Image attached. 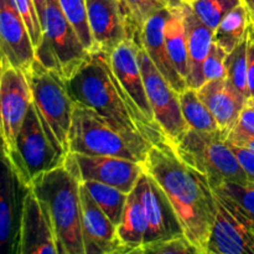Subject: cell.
Wrapping results in <instances>:
<instances>
[{
  "label": "cell",
  "instance_id": "39",
  "mask_svg": "<svg viewBox=\"0 0 254 254\" xmlns=\"http://www.w3.org/2000/svg\"><path fill=\"white\" fill-rule=\"evenodd\" d=\"M226 140L230 141V143L236 144V145L246 146V148L251 149L254 151V139L252 138H241V136H233V135H227L226 136Z\"/></svg>",
  "mask_w": 254,
  "mask_h": 254
},
{
  "label": "cell",
  "instance_id": "6",
  "mask_svg": "<svg viewBox=\"0 0 254 254\" xmlns=\"http://www.w3.org/2000/svg\"><path fill=\"white\" fill-rule=\"evenodd\" d=\"M173 148L184 163L207 178L212 189L227 181L251 185L222 130L189 129Z\"/></svg>",
  "mask_w": 254,
  "mask_h": 254
},
{
  "label": "cell",
  "instance_id": "29",
  "mask_svg": "<svg viewBox=\"0 0 254 254\" xmlns=\"http://www.w3.org/2000/svg\"><path fill=\"white\" fill-rule=\"evenodd\" d=\"M243 2L245 0H188L186 4L206 26L215 31L226 15Z\"/></svg>",
  "mask_w": 254,
  "mask_h": 254
},
{
  "label": "cell",
  "instance_id": "19",
  "mask_svg": "<svg viewBox=\"0 0 254 254\" xmlns=\"http://www.w3.org/2000/svg\"><path fill=\"white\" fill-rule=\"evenodd\" d=\"M94 51L109 54L130 40L118 0H86Z\"/></svg>",
  "mask_w": 254,
  "mask_h": 254
},
{
  "label": "cell",
  "instance_id": "31",
  "mask_svg": "<svg viewBox=\"0 0 254 254\" xmlns=\"http://www.w3.org/2000/svg\"><path fill=\"white\" fill-rule=\"evenodd\" d=\"M60 6L78 34L82 44L89 52L94 51L93 39L88 24L86 0H59Z\"/></svg>",
  "mask_w": 254,
  "mask_h": 254
},
{
  "label": "cell",
  "instance_id": "35",
  "mask_svg": "<svg viewBox=\"0 0 254 254\" xmlns=\"http://www.w3.org/2000/svg\"><path fill=\"white\" fill-rule=\"evenodd\" d=\"M226 56H227V52L213 42L203 62L202 72L205 82L226 77Z\"/></svg>",
  "mask_w": 254,
  "mask_h": 254
},
{
  "label": "cell",
  "instance_id": "8",
  "mask_svg": "<svg viewBox=\"0 0 254 254\" xmlns=\"http://www.w3.org/2000/svg\"><path fill=\"white\" fill-rule=\"evenodd\" d=\"M35 55L45 67L60 72L66 79L73 76L91 56L62 11L59 0H47L42 39L35 49Z\"/></svg>",
  "mask_w": 254,
  "mask_h": 254
},
{
  "label": "cell",
  "instance_id": "44",
  "mask_svg": "<svg viewBox=\"0 0 254 254\" xmlns=\"http://www.w3.org/2000/svg\"><path fill=\"white\" fill-rule=\"evenodd\" d=\"M250 101H251V102H252V103L254 104V99H250Z\"/></svg>",
  "mask_w": 254,
  "mask_h": 254
},
{
  "label": "cell",
  "instance_id": "20",
  "mask_svg": "<svg viewBox=\"0 0 254 254\" xmlns=\"http://www.w3.org/2000/svg\"><path fill=\"white\" fill-rule=\"evenodd\" d=\"M197 93L227 136L237 123L248 99L233 88L226 77L205 82L197 89Z\"/></svg>",
  "mask_w": 254,
  "mask_h": 254
},
{
  "label": "cell",
  "instance_id": "46",
  "mask_svg": "<svg viewBox=\"0 0 254 254\" xmlns=\"http://www.w3.org/2000/svg\"><path fill=\"white\" fill-rule=\"evenodd\" d=\"M186 1H188V0H186Z\"/></svg>",
  "mask_w": 254,
  "mask_h": 254
},
{
  "label": "cell",
  "instance_id": "2",
  "mask_svg": "<svg viewBox=\"0 0 254 254\" xmlns=\"http://www.w3.org/2000/svg\"><path fill=\"white\" fill-rule=\"evenodd\" d=\"M67 86L74 103L93 109L118 130L145 140L106 52H91L88 60L67 79Z\"/></svg>",
  "mask_w": 254,
  "mask_h": 254
},
{
  "label": "cell",
  "instance_id": "41",
  "mask_svg": "<svg viewBox=\"0 0 254 254\" xmlns=\"http://www.w3.org/2000/svg\"><path fill=\"white\" fill-rule=\"evenodd\" d=\"M163 2L169 9H176V7L183 6L186 2V0H163Z\"/></svg>",
  "mask_w": 254,
  "mask_h": 254
},
{
  "label": "cell",
  "instance_id": "1",
  "mask_svg": "<svg viewBox=\"0 0 254 254\" xmlns=\"http://www.w3.org/2000/svg\"><path fill=\"white\" fill-rule=\"evenodd\" d=\"M144 168L170 200L186 238L200 254H206L217 211L207 178L184 163L171 144L151 146Z\"/></svg>",
  "mask_w": 254,
  "mask_h": 254
},
{
  "label": "cell",
  "instance_id": "36",
  "mask_svg": "<svg viewBox=\"0 0 254 254\" xmlns=\"http://www.w3.org/2000/svg\"><path fill=\"white\" fill-rule=\"evenodd\" d=\"M227 135L254 139V104L250 99L241 112L236 126Z\"/></svg>",
  "mask_w": 254,
  "mask_h": 254
},
{
  "label": "cell",
  "instance_id": "40",
  "mask_svg": "<svg viewBox=\"0 0 254 254\" xmlns=\"http://www.w3.org/2000/svg\"><path fill=\"white\" fill-rule=\"evenodd\" d=\"M35 4V7H36L37 15H39L40 22H41V27H42V22L45 20V14H46V6H47V0H32Z\"/></svg>",
  "mask_w": 254,
  "mask_h": 254
},
{
  "label": "cell",
  "instance_id": "26",
  "mask_svg": "<svg viewBox=\"0 0 254 254\" xmlns=\"http://www.w3.org/2000/svg\"><path fill=\"white\" fill-rule=\"evenodd\" d=\"M179 96H180L181 113L189 129L198 131L221 130L210 109L198 96L197 89L188 87Z\"/></svg>",
  "mask_w": 254,
  "mask_h": 254
},
{
  "label": "cell",
  "instance_id": "42",
  "mask_svg": "<svg viewBox=\"0 0 254 254\" xmlns=\"http://www.w3.org/2000/svg\"><path fill=\"white\" fill-rule=\"evenodd\" d=\"M6 64H7L6 57L4 56L1 49H0V78H1V74H2V72H4V68H5V66H6Z\"/></svg>",
  "mask_w": 254,
  "mask_h": 254
},
{
  "label": "cell",
  "instance_id": "10",
  "mask_svg": "<svg viewBox=\"0 0 254 254\" xmlns=\"http://www.w3.org/2000/svg\"><path fill=\"white\" fill-rule=\"evenodd\" d=\"M30 189L0 136V254H20L22 211Z\"/></svg>",
  "mask_w": 254,
  "mask_h": 254
},
{
  "label": "cell",
  "instance_id": "16",
  "mask_svg": "<svg viewBox=\"0 0 254 254\" xmlns=\"http://www.w3.org/2000/svg\"><path fill=\"white\" fill-rule=\"evenodd\" d=\"M20 254H60L51 217L31 189L22 211Z\"/></svg>",
  "mask_w": 254,
  "mask_h": 254
},
{
  "label": "cell",
  "instance_id": "3",
  "mask_svg": "<svg viewBox=\"0 0 254 254\" xmlns=\"http://www.w3.org/2000/svg\"><path fill=\"white\" fill-rule=\"evenodd\" d=\"M30 186L51 217L59 253L84 254L78 178L64 163L36 176Z\"/></svg>",
  "mask_w": 254,
  "mask_h": 254
},
{
  "label": "cell",
  "instance_id": "23",
  "mask_svg": "<svg viewBox=\"0 0 254 254\" xmlns=\"http://www.w3.org/2000/svg\"><path fill=\"white\" fill-rule=\"evenodd\" d=\"M118 237L123 247V254L138 253L145 243L148 220L143 202L135 189L128 193L121 222L117 226Z\"/></svg>",
  "mask_w": 254,
  "mask_h": 254
},
{
  "label": "cell",
  "instance_id": "45",
  "mask_svg": "<svg viewBox=\"0 0 254 254\" xmlns=\"http://www.w3.org/2000/svg\"><path fill=\"white\" fill-rule=\"evenodd\" d=\"M252 20H253V22H254V19H253V17H252Z\"/></svg>",
  "mask_w": 254,
  "mask_h": 254
},
{
  "label": "cell",
  "instance_id": "30",
  "mask_svg": "<svg viewBox=\"0 0 254 254\" xmlns=\"http://www.w3.org/2000/svg\"><path fill=\"white\" fill-rule=\"evenodd\" d=\"M226 78L233 88L250 99L247 82V36L226 56Z\"/></svg>",
  "mask_w": 254,
  "mask_h": 254
},
{
  "label": "cell",
  "instance_id": "32",
  "mask_svg": "<svg viewBox=\"0 0 254 254\" xmlns=\"http://www.w3.org/2000/svg\"><path fill=\"white\" fill-rule=\"evenodd\" d=\"M213 191L228 198L254 226V185L227 181L213 188Z\"/></svg>",
  "mask_w": 254,
  "mask_h": 254
},
{
  "label": "cell",
  "instance_id": "12",
  "mask_svg": "<svg viewBox=\"0 0 254 254\" xmlns=\"http://www.w3.org/2000/svg\"><path fill=\"white\" fill-rule=\"evenodd\" d=\"M67 168L83 181H98L129 193L143 175L144 164L117 156L84 155L68 153L64 159Z\"/></svg>",
  "mask_w": 254,
  "mask_h": 254
},
{
  "label": "cell",
  "instance_id": "7",
  "mask_svg": "<svg viewBox=\"0 0 254 254\" xmlns=\"http://www.w3.org/2000/svg\"><path fill=\"white\" fill-rule=\"evenodd\" d=\"M107 55L112 71L123 89L126 101L133 112L141 135L151 146L170 144L163 129L154 119L139 64L138 42L135 40H126Z\"/></svg>",
  "mask_w": 254,
  "mask_h": 254
},
{
  "label": "cell",
  "instance_id": "33",
  "mask_svg": "<svg viewBox=\"0 0 254 254\" xmlns=\"http://www.w3.org/2000/svg\"><path fill=\"white\" fill-rule=\"evenodd\" d=\"M139 254H200L197 248L186 238V236L158 241L144 245L138 251ZM136 253V254H138Z\"/></svg>",
  "mask_w": 254,
  "mask_h": 254
},
{
  "label": "cell",
  "instance_id": "18",
  "mask_svg": "<svg viewBox=\"0 0 254 254\" xmlns=\"http://www.w3.org/2000/svg\"><path fill=\"white\" fill-rule=\"evenodd\" d=\"M0 49L7 62L22 71L36 60L31 37L14 0H0Z\"/></svg>",
  "mask_w": 254,
  "mask_h": 254
},
{
  "label": "cell",
  "instance_id": "24",
  "mask_svg": "<svg viewBox=\"0 0 254 254\" xmlns=\"http://www.w3.org/2000/svg\"><path fill=\"white\" fill-rule=\"evenodd\" d=\"M164 35L171 61L180 76L186 81L189 76V47L181 6L170 9Z\"/></svg>",
  "mask_w": 254,
  "mask_h": 254
},
{
  "label": "cell",
  "instance_id": "37",
  "mask_svg": "<svg viewBox=\"0 0 254 254\" xmlns=\"http://www.w3.org/2000/svg\"><path fill=\"white\" fill-rule=\"evenodd\" d=\"M227 143L231 146L233 153H235V155L237 156L243 171L247 175L250 184L251 185H254V151L246 148V146L236 145V144L230 143V141H227Z\"/></svg>",
  "mask_w": 254,
  "mask_h": 254
},
{
  "label": "cell",
  "instance_id": "9",
  "mask_svg": "<svg viewBox=\"0 0 254 254\" xmlns=\"http://www.w3.org/2000/svg\"><path fill=\"white\" fill-rule=\"evenodd\" d=\"M9 155L20 175L29 185L36 176L64 163L66 155L50 139L34 103L30 104L17 134L14 150Z\"/></svg>",
  "mask_w": 254,
  "mask_h": 254
},
{
  "label": "cell",
  "instance_id": "27",
  "mask_svg": "<svg viewBox=\"0 0 254 254\" xmlns=\"http://www.w3.org/2000/svg\"><path fill=\"white\" fill-rule=\"evenodd\" d=\"M126 20L130 40L139 42V36L144 24L153 15L165 9L163 0H118Z\"/></svg>",
  "mask_w": 254,
  "mask_h": 254
},
{
  "label": "cell",
  "instance_id": "4",
  "mask_svg": "<svg viewBox=\"0 0 254 254\" xmlns=\"http://www.w3.org/2000/svg\"><path fill=\"white\" fill-rule=\"evenodd\" d=\"M150 144L114 128L97 112L74 103L68 131V153L117 156L144 164Z\"/></svg>",
  "mask_w": 254,
  "mask_h": 254
},
{
  "label": "cell",
  "instance_id": "21",
  "mask_svg": "<svg viewBox=\"0 0 254 254\" xmlns=\"http://www.w3.org/2000/svg\"><path fill=\"white\" fill-rule=\"evenodd\" d=\"M169 14H170V9L165 7L153 15L144 24L140 36H139V42L149 55L156 68L165 77L166 81L171 84L175 91L181 93L184 89L188 88V84L171 61L168 47H166L165 35H164V29H165Z\"/></svg>",
  "mask_w": 254,
  "mask_h": 254
},
{
  "label": "cell",
  "instance_id": "15",
  "mask_svg": "<svg viewBox=\"0 0 254 254\" xmlns=\"http://www.w3.org/2000/svg\"><path fill=\"white\" fill-rule=\"evenodd\" d=\"M134 189L143 202L148 220L144 245L185 236L170 200L161 186L146 171H144Z\"/></svg>",
  "mask_w": 254,
  "mask_h": 254
},
{
  "label": "cell",
  "instance_id": "25",
  "mask_svg": "<svg viewBox=\"0 0 254 254\" xmlns=\"http://www.w3.org/2000/svg\"><path fill=\"white\" fill-rule=\"evenodd\" d=\"M251 21L252 16L243 2L226 15L225 19L216 27L213 31V42L228 54L246 39Z\"/></svg>",
  "mask_w": 254,
  "mask_h": 254
},
{
  "label": "cell",
  "instance_id": "38",
  "mask_svg": "<svg viewBox=\"0 0 254 254\" xmlns=\"http://www.w3.org/2000/svg\"><path fill=\"white\" fill-rule=\"evenodd\" d=\"M247 82L250 99H254V22L251 21L247 34Z\"/></svg>",
  "mask_w": 254,
  "mask_h": 254
},
{
  "label": "cell",
  "instance_id": "13",
  "mask_svg": "<svg viewBox=\"0 0 254 254\" xmlns=\"http://www.w3.org/2000/svg\"><path fill=\"white\" fill-rule=\"evenodd\" d=\"M215 195L217 211L206 254H254L253 223L228 198Z\"/></svg>",
  "mask_w": 254,
  "mask_h": 254
},
{
  "label": "cell",
  "instance_id": "22",
  "mask_svg": "<svg viewBox=\"0 0 254 254\" xmlns=\"http://www.w3.org/2000/svg\"><path fill=\"white\" fill-rule=\"evenodd\" d=\"M181 9L189 47V76L186 84L190 88L198 89L205 83L202 67L213 44V31L193 14L186 2Z\"/></svg>",
  "mask_w": 254,
  "mask_h": 254
},
{
  "label": "cell",
  "instance_id": "5",
  "mask_svg": "<svg viewBox=\"0 0 254 254\" xmlns=\"http://www.w3.org/2000/svg\"><path fill=\"white\" fill-rule=\"evenodd\" d=\"M32 94V103L50 139L60 151L68 154V131L71 128L74 101L67 79L60 72L47 68L35 60L25 71Z\"/></svg>",
  "mask_w": 254,
  "mask_h": 254
},
{
  "label": "cell",
  "instance_id": "43",
  "mask_svg": "<svg viewBox=\"0 0 254 254\" xmlns=\"http://www.w3.org/2000/svg\"><path fill=\"white\" fill-rule=\"evenodd\" d=\"M245 4L247 6L248 11H250L251 16L254 19V0H245Z\"/></svg>",
  "mask_w": 254,
  "mask_h": 254
},
{
  "label": "cell",
  "instance_id": "28",
  "mask_svg": "<svg viewBox=\"0 0 254 254\" xmlns=\"http://www.w3.org/2000/svg\"><path fill=\"white\" fill-rule=\"evenodd\" d=\"M83 186L87 189L89 195L92 196L101 210L108 216L109 220L116 226L121 222L123 215L124 206H126L128 193L123 192L119 189L113 188L111 185H106L98 181H83Z\"/></svg>",
  "mask_w": 254,
  "mask_h": 254
},
{
  "label": "cell",
  "instance_id": "17",
  "mask_svg": "<svg viewBox=\"0 0 254 254\" xmlns=\"http://www.w3.org/2000/svg\"><path fill=\"white\" fill-rule=\"evenodd\" d=\"M82 240L84 254H123L117 226L81 183Z\"/></svg>",
  "mask_w": 254,
  "mask_h": 254
},
{
  "label": "cell",
  "instance_id": "14",
  "mask_svg": "<svg viewBox=\"0 0 254 254\" xmlns=\"http://www.w3.org/2000/svg\"><path fill=\"white\" fill-rule=\"evenodd\" d=\"M31 103L32 94L26 73L7 62L0 78V136L9 153L14 150Z\"/></svg>",
  "mask_w": 254,
  "mask_h": 254
},
{
  "label": "cell",
  "instance_id": "11",
  "mask_svg": "<svg viewBox=\"0 0 254 254\" xmlns=\"http://www.w3.org/2000/svg\"><path fill=\"white\" fill-rule=\"evenodd\" d=\"M138 57L154 119L163 129L171 145H174L189 130L181 113L180 93L171 87L156 68L140 42H138Z\"/></svg>",
  "mask_w": 254,
  "mask_h": 254
},
{
  "label": "cell",
  "instance_id": "34",
  "mask_svg": "<svg viewBox=\"0 0 254 254\" xmlns=\"http://www.w3.org/2000/svg\"><path fill=\"white\" fill-rule=\"evenodd\" d=\"M14 2L19 10L20 15H21L22 20L25 21L27 31L31 37L32 45L36 49L42 39V27L34 1L32 0H14Z\"/></svg>",
  "mask_w": 254,
  "mask_h": 254
}]
</instances>
